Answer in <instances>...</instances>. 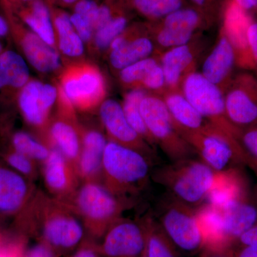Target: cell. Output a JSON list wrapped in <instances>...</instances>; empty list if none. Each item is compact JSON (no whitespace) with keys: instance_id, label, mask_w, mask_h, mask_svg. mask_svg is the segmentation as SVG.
Listing matches in <instances>:
<instances>
[{"instance_id":"1","label":"cell","mask_w":257,"mask_h":257,"mask_svg":"<svg viewBox=\"0 0 257 257\" xmlns=\"http://www.w3.org/2000/svg\"><path fill=\"white\" fill-rule=\"evenodd\" d=\"M214 172L202 160L187 158L160 167L154 179L164 186L171 196L197 208L207 201Z\"/></svg>"},{"instance_id":"2","label":"cell","mask_w":257,"mask_h":257,"mask_svg":"<svg viewBox=\"0 0 257 257\" xmlns=\"http://www.w3.org/2000/svg\"><path fill=\"white\" fill-rule=\"evenodd\" d=\"M150 158L130 147L107 142L103 155L105 187L116 197L136 192L148 178Z\"/></svg>"},{"instance_id":"3","label":"cell","mask_w":257,"mask_h":257,"mask_svg":"<svg viewBox=\"0 0 257 257\" xmlns=\"http://www.w3.org/2000/svg\"><path fill=\"white\" fill-rule=\"evenodd\" d=\"M176 126L196 155L213 170L246 165L249 156L231 134L209 122L198 130H186Z\"/></svg>"},{"instance_id":"4","label":"cell","mask_w":257,"mask_h":257,"mask_svg":"<svg viewBox=\"0 0 257 257\" xmlns=\"http://www.w3.org/2000/svg\"><path fill=\"white\" fill-rule=\"evenodd\" d=\"M74 205L84 218V224L94 236H104L119 219L126 204L112 194L105 185L93 181L83 184L75 194Z\"/></svg>"},{"instance_id":"5","label":"cell","mask_w":257,"mask_h":257,"mask_svg":"<svg viewBox=\"0 0 257 257\" xmlns=\"http://www.w3.org/2000/svg\"><path fill=\"white\" fill-rule=\"evenodd\" d=\"M140 109L156 145L172 162L192 158L195 155L194 150L179 135L162 96L147 94L141 101Z\"/></svg>"},{"instance_id":"6","label":"cell","mask_w":257,"mask_h":257,"mask_svg":"<svg viewBox=\"0 0 257 257\" xmlns=\"http://www.w3.org/2000/svg\"><path fill=\"white\" fill-rule=\"evenodd\" d=\"M39 223L40 242L56 252L69 251L82 244L84 225L68 207L57 202L43 203Z\"/></svg>"},{"instance_id":"7","label":"cell","mask_w":257,"mask_h":257,"mask_svg":"<svg viewBox=\"0 0 257 257\" xmlns=\"http://www.w3.org/2000/svg\"><path fill=\"white\" fill-rule=\"evenodd\" d=\"M180 91L199 114L211 124L234 137L238 128L226 117L224 93L201 72L189 73L181 84Z\"/></svg>"},{"instance_id":"8","label":"cell","mask_w":257,"mask_h":257,"mask_svg":"<svg viewBox=\"0 0 257 257\" xmlns=\"http://www.w3.org/2000/svg\"><path fill=\"white\" fill-rule=\"evenodd\" d=\"M159 224L176 247L187 252L202 251L195 208L171 196L161 209Z\"/></svg>"},{"instance_id":"9","label":"cell","mask_w":257,"mask_h":257,"mask_svg":"<svg viewBox=\"0 0 257 257\" xmlns=\"http://www.w3.org/2000/svg\"><path fill=\"white\" fill-rule=\"evenodd\" d=\"M61 94L69 105L79 109L94 107L102 101L105 84L100 72L89 64L69 67L61 79Z\"/></svg>"},{"instance_id":"10","label":"cell","mask_w":257,"mask_h":257,"mask_svg":"<svg viewBox=\"0 0 257 257\" xmlns=\"http://www.w3.org/2000/svg\"><path fill=\"white\" fill-rule=\"evenodd\" d=\"M226 117L234 127L257 126V77L243 72L235 76L224 92Z\"/></svg>"},{"instance_id":"11","label":"cell","mask_w":257,"mask_h":257,"mask_svg":"<svg viewBox=\"0 0 257 257\" xmlns=\"http://www.w3.org/2000/svg\"><path fill=\"white\" fill-rule=\"evenodd\" d=\"M146 246L145 226L128 219H117L98 246L104 257H141Z\"/></svg>"},{"instance_id":"12","label":"cell","mask_w":257,"mask_h":257,"mask_svg":"<svg viewBox=\"0 0 257 257\" xmlns=\"http://www.w3.org/2000/svg\"><path fill=\"white\" fill-rule=\"evenodd\" d=\"M221 18V32L234 48L236 66L253 71V62L248 48L247 32L250 23L254 18L239 8L233 0H228Z\"/></svg>"},{"instance_id":"13","label":"cell","mask_w":257,"mask_h":257,"mask_svg":"<svg viewBox=\"0 0 257 257\" xmlns=\"http://www.w3.org/2000/svg\"><path fill=\"white\" fill-rule=\"evenodd\" d=\"M251 194L247 177L239 166H235L215 171L206 202L223 210Z\"/></svg>"},{"instance_id":"14","label":"cell","mask_w":257,"mask_h":257,"mask_svg":"<svg viewBox=\"0 0 257 257\" xmlns=\"http://www.w3.org/2000/svg\"><path fill=\"white\" fill-rule=\"evenodd\" d=\"M8 18L10 27L13 28L20 42L24 55L32 67L39 72H53L60 67V57L54 47L37 36L33 32L29 31L20 25L15 18L13 11L4 8Z\"/></svg>"},{"instance_id":"15","label":"cell","mask_w":257,"mask_h":257,"mask_svg":"<svg viewBox=\"0 0 257 257\" xmlns=\"http://www.w3.org/2000/svg\"><path fill=\"white\" fill-rule=\"evenodd\" d=\"M99 115L111 141L138 150L151 158L153 151L128 122L121 104L114 99L104 101L99 109Z\"/></svg>"},{"instance_id":"16","label":"cell","mask_w":257,"mask_h":257,"mask_svg":"<svg viewBox=\"0 0 257 257\" xmlns=\"http://www.w3.org/2000/svg\"><path fill=\"white\" fill-rule=\"evenodd\" d=\"M57 96L58 92L54 86L36 80L29 81L22 88L18 99L20 110L29 124L43 126Z\"/></svg>"},{"instance_id":"17","label":"cell","mask_w":257,"mask_h":257,"mask_svg":"<svg viewBox=\"0 0 257 257\" xmlns=\"http://www.w3.org/2000/svg\"><path fill=\"white\" fill-rule=\"evenodd\" d=\"M109 62L111 67L121 70L135 62L150 57L155 49L152 37L137 34L135 30H126L111 44Z\"/></svg>"},{"instance_id":"18","label":"cell","mask_w":257,"mask_h":257,"mask_svg":"<svg viewBox=\"0 0 257 257\" xmlns=\"http://www.w3.org/2000/svg\"><path fill=\"white\" fill-rule=\"evenodd\" d=\"M235 66L236 60L234 48L220 32L215 46L203 62L201 73L224 93L234 78Z\"/></svg>"},{"instance_id":"19","label":"cell","mask_w":257,"mask_h":257,"mask_svg":"<svg viewBox=\"0 0 257 257\" xmlns=\"http://www.w3.org/2000/svg\"><path fill=\"white\" fill-rule=\"evenodd\" d=\"M195 213L202 236L201 251L226 253L233 248L225 232L224 221L219 209L205 202L195 208Z\"/></svg>"},{"instance_id":"20","label":"cell","mask_w":257,"mask_h":257,"mask_svg":"<svg viewBox=\"0 0 257 257\" xmlns=\"http://www.w3.org/2000/svg\"><path fill=\"white\" fill-rule=\"evenodd\" d=\"M198 55L194 44L166 50L160 58L168 90H180L184 79L193 72Z\"/></svg>"},{"instance_id":"21","label":"cell","mask_w":257,"mask_h":257,"mask_svg":"<svg viewBox=\"0 0 257 257\" xmlns=\"http://www.w3.org/2000/svg\"><path fill=\"white\" fill-rule=\"evenodd\" d=\"M119 79L126 87L160 92L167 89L165 74L160 60L147 57L119 72Z\"/></svg>"},{"instance_id":"22","label":"cell","mask_w":257,"mask_h":257,"mask_svg":"<svg viewBox=\"0 0 257 257\" xmlns=\"http://www.w3.org/2000/svg\"><path fill=\"white\" fill-rule=\"evenodd\" d=\"M75 170L68 160L52 147L44 162L43 176L47 189L55 195L68 194L75 185Z\"/></svg>"},{"instance_id":"23","label":"cell","mask_w":257,"mask_h":257,"mask_svg":"<svg viewBox=\"0 0 257 257\" xmlns=\"http://www.w3.org/2000/svg\"><path fill=\"white\" fill-rule=\"evenodd\" d=\"M220 211L226 236L234 247L240 236L257 222V202L251 195Z\"/></svg>"},{"instance_id":"24","label":"cell","mask_w":257,"mask_h":257,"mask_svg":"<svg viewBox=\"0 0 257 257\" xmlns=\"http://www.w3.org/2000/svg\"><path fill=\"white\" fill-rule=\"evenodd\" d=\"M104 135L98 131H89L82 139V148L77 164L81 177L92 181L102 174V161L106 145Z\"/></svg>"},{"instance_id":"25","label":"cell","mask_w":257,"mask_h":257,"mask_svg":"<svg viewBox=\"0 0 257 257\" xmlns=\"http://www.w3.org/2000/svg\"><path fill=\"white\" fill-rule=\"evenodd\" d=\"M30 189L23 176L13 170L0 167V211L14 213L28 200Z\"/></svg>"},{"instance_id":"26","label":"cell","mask_w":257,"mask_h":257,"mask_svg":"<svg viewBox=\"0 0 257 257\" xmlns=\"http://www.w3.org/2000/svg\"><path fill=\"white\" fill-rule=\"evenodd\" d=\"M162 97L178 127L186 130H198L209 122L186 99L180 90L166 91Z\"/></svg>"},{"instance_id":"27","label":"cell","mask_w":257,"mask_h":257,"mask_svg":"<svg viewBox=\"0 0 257 257\" xmlns=\"http://www.w3.org/2000/svg\"><path fill=\"white\" fill-rule=\"evenodd\" d=\"M19 16L32 32L54 47L56 36L52 15L46 4L42 0H35L29 3L27 8L19 12Z\"/></svg>"},{"instance_id":"28","label":"cell","mask_w":257,"mask_h":257,"mask_svg":"<svg viewBox=\"0 0 257 257\" xmlns=\"http://www.w3.org/2000/svg\"><path fill=\"white\" fill-rule=\"evenodd\" d=\"M50 137L53 147L58 150L77 170L82 140L73 125L65 120H57L51 125Z\"/></svg>"},{"instance_id":"29","label":"cell","mask_w":257,"mask_h":257,"mask_svg":"<svg viewBox=\"0 0 257 257\" xmlns=\"http://www.w3.org/2000/svg\"><path fill=\"white\" fill-rule=\"evenodd\" d=\"M30 81L26 61L13 51L0 54V89H22Z\"/></svg>"},{"instance_id":"30","label":"cell","mask_w":257,"mask_h":257,"mask_svg":"<svg viewBox=\"0 0 257 257\" xmlns=\"http://www.w3.org/2000/svg\"><path fill=\"white\" fill-rule=\"evenodd\" d=\"M53 25L58 47L62 54L69 57H80L84 53V42L74 30L69 15L55 11Z\"/></svg>"},{"instance_id":"31","label":"cell","mask_w":257,"mask_h":257,"mask_svg":"<svg viewBox=\"0 0 257 257\" xmlns=\"http://www.w3.org/2000/svg\"><path fill=\"white\" fill-rule=\"evenodd\" d=\"M147 93L142 89H133L126 93L123 101L122 106L125 116L132 127L137 133L151 146H156L155 140L147 130L142 114L140 104Z\"/></svg>"},{"instance_id":"32","label":"cell","mask_w":257,"mask_h":257,"mask_svg":"<svg viewBox=\"0 0 257 257\" xmlns=\"http://www.w3.org/2000/svg\"><path fill=\"white\" fill-rule=\"evenodd\" d=\"M205 17L194 8H182L158 20L157 25L182 32H195L208 23Z\"/></svg>"},{"instance_id":"33","label":"cell","mask_w":257,"mask_h":257,"mask_svg":"<svg viewBox=\"0 0 257 257\" xmlns=\"http://www.w3.org/2000/svg\"><path fill=\"white\" fill-rule=\"evenodd\" d=\"M144 226L146 232L145 252L147 257H178L177 247L159 222L150 219Z\"/></svg>"},{"instance_id":"34","label":"cell","mask_w":257,"mask_h":257,"mask_svg":"<svg viewBox=\"0 0 257 257\" xmlns=\"http://www.w3.org/2000/svg\"><path fill=\"white\" fill-rule=\"evenodd\" d=\"M140 15L158 21L176 10L184 8V0H126Z\"/></svg>"},{"instance_id":"35","label":"cell","mask_w":257,"mask_h":257,"mask_svg":"<svg viewBox=\"0 0 257 257\" xmlns=\"http://www.w3.org/2000/svg\"><path fill=\"white\" fill-rule=\"evenodd\" d=\"M128 18L121 13L115 15L109 23L94 32V40L99 50L109 48L116 37L127 29Z\"/></svg>"},{"instance_id":"36","label":"cell","mask_w":257,"mask_h":257,"mask_svg":"<svg viewBox=\"0 0 257 257\" xmlns=\"http://www.w3.org/2000/svg\"><path fill=\"white\" fill-rule=\"evenodd\" d=\"M13 144L15 151L23 154L33 161L44 162L50 155V149L24 132L15 134Z\"/></svg>"},{"instance_id":"37","label":"cell","mask_w":257,"mask_h":257,"mask_svg":"<svg viewBox=\"0 0 257 257\" xmlns=\"http://www.w3.org/2000/svg\"><path fill=\"white\" fill-rule=\"evenodd\" d=\"M235 139L248 156L257 159V126L238 128Z\"/></svg>"},{"instance_id":"38","label":"cell","mask_w":257,"mask_h":257,"mask_svg":"<svg viewBox=\"0 0 257 257\" xmlns=\"http://www.w3.org/2000/svg\"><path fill=\"white\" fill-rule=\"evenodd\" d=\"M197 9L210 22L218 15L222 14L228 0H190Z\"/></svg>"},{"instance_id":"39","label":"cell","mask_w":257,"mask_h":257,"mask_svg":"<svg viewBox=\"0 0 257 257\" xmlns=\"http://www.w3.org/2000/svg\"><path fill=\"white\" fill-rule=\"evenodd\" d=\"M8 162L13 170L22 175H31L34 172V161L15 151L8 157Z\"/></svg>"},{"instance_id":"40","label":"cell","mask_w":257,"mask_h":257,"mask_svg":"<svg viewBox=\"0 0 257 257\" xmlns=\"http://www.w3.org/2000/svg\"><path fill=\"white\" fill-rule=\"evenodd\" d=\"M69 18L74 30L77 32L83 42L90 41L94 33V29L90 22L87 18L75 13L70 15Z\"/></svg>"},{"instance_id":"41","label":"cell","mask_w":257,"mask_h":257,"mask_svg":"<svg viewBox=\"0 0 257 257\" xmlns=\"http://www.w3.org/2000/svg\"><path fill=\"white\" fill-rule=\"evenodd\" d=\"M74 5V13L87 18L93 27L99 5L96 4L94 0H79Z\"/></svg>"},{"instance_id":"42","label":"cell","mask_w":257,"mask_h":257,"mask_svg":"<svg viewBox=\"0 0 257 257\" xmlns=\"http://www.w3.org/2000/svg\"><path fill=\"white\" fill-rule=\"evenodd\" d=\"M248 43L253 64V71L257 73V20H253L248 26Z\"/></svg>"},{"instance_id":"43","label":"cell","mask_w":257,"mask_h":257,"mask_svg":"<svg viewBox=\"0 0 257 257\" xmlns=\"http://www.w3.org/2000/svg\"><path fill=\"white\" fill-rule=\"evenodd\" d=\"M23 257H59L55 250L52 249L48 245L40 242L32 246Z\"/></svg>"},{"instance_id":"44","label":"cell","mask_w":257,"mask_h":257,"mask_svg":"<svg viewBox=\"0 0 257 257\" xmlns=\"http://www.w3.org/2000/svg\"><path fill=\"white\" fill-rule=\"evenodd\" d=\"M236 245L257 248V222L240 236Z\"/></svg>"},{"instance_id":"45","label":"cell","mask_w":257,"mask_h":257,"mask_svg":"<svg viewBox=\"0 0 257 257\" xmlns=\"http://www.w3.org/2000/svg\"><path fill=\"white\" fill-rule=\"evenodd\" d=\"M71 257H104L99 248L91 243H84L74 251Z\"/></svg>"},{"instance_id":"46","label":"cell","mask_w":257,"mask_h":257,"mask_svg":"<svg viewBox=\"0 0 257 257\" xmlns=\"http://www.w3.org/2000/svg\"><path fill=\"white\" fill-rule=\"evenodd\" d=\"M23 246L18 243L0 245V257H23Z\"/></svg>"},{"instance_id":"47","label":"cell","mask_w":257,"mask_h":257,"mask_svg":"<svg viewBox=\"0 0 257 257\" xmlns=\"http://www.w3.org/2000/svg\"><path fill=\"white\" fill-rule=\"evenodd\" d=\"M231 257H257V248L236 245L229 251Z\"/></svg>"},{"instance_id":"48","label":"cell","mask_w":257,"mask_h":257,"mask_svg":"<svg viewBox=\"0 0 257 257\" xmlns=\"http://www.w3.org/2000/svg\"><path fill=\"white\" fill-rule=\"evenodd\" d=\"M239 8L251 17L257 13L256 0H233Z\"/></svg>"},{"instance_id":"49","label":"cell","mask_w":257,"mask_h":257,"mask_svg":"<svg viewBox=\"0 0 257 257\" xmlns=\"http://www.w3.org/2000/svg\"><path fill=\"white\" fill-rule=\"evenodd\" d=\"M35 0H3L4 8L13 10L18 4H29Z\"/></svg>"},{"instance_id":"50","label":"cell","mask_w":257,"mask_h":257,"mask_svg":"<svg viewBox=\"0 0 257 257\" xmlns=\"http://www.w3.org/2000/svg\"><path fill=\"white\" fill-rule=\"evenodd\" d=\"M229 251L226 253H212L202 251L200 257H231Z\"/></svg>"},{"instance_id":"51","label":"cell","mask_w":257,"mask_h":257,"mask_svg":"<svg viewBox=\"0 0 257 257\" xmlns=\"http://www.w3.org/2000/svg\"><path fill=\"white\" fill-rule=\"evenodd\" d=\"M246 166L250 167L254 172L257 177V159L250 157L247 161V163H246Z\"/></svg>"},{"instance_id":"52","label":"cell","mask_w":257,"mask_h":257,"mask_svg":"<svg viewBox=\"0 0 257 257\" xmlns=\"http://www.w3.org/2000/svg\"><path fill=\"white\" fill-rule=\"evenodd\" d=\"M58 1L59 3H62V5H70L75 4L79 0H56Z\"/></svg>"},{"instance_id":"53","label":"cell","mask_w":257,"mask_h":257,"mask_svg":"<svg viewBox=\"0 0 257 257\" xmlns=\"http://www.w3.org/2000/svg\"><path fill=\"white\" fill-rule=\"evenodd\" d=\"M141 257H147V254H146V252H145V251H144L143 254L142 255Z\"/></svg>"},{"instance_id":"54","label":"cell","mask_w":257,"mask_h":257,"mask_svg":"<svg viewBox=\"0 0 257 257\" xmlns=\"http://www.w3.org/2000/svg\"><path fill=\"white\" fill-rule=\"evenodd\" d=\"M1 50H2V46H1V44H0V54H1Z\"/></svg>"},{"instance_id":"55","label":"cell","mask_w":257,"mask_h":257,"mask_svg":"<svg viewBox=\"0 0 257 257\" xmlns=\"http://www.w3.org/2000/svg\"><path fill=\"white\" fill-rule=\"evenodd\" d=\"M256 2H257V0H256Z\"/></svg>"}]
</instances>
